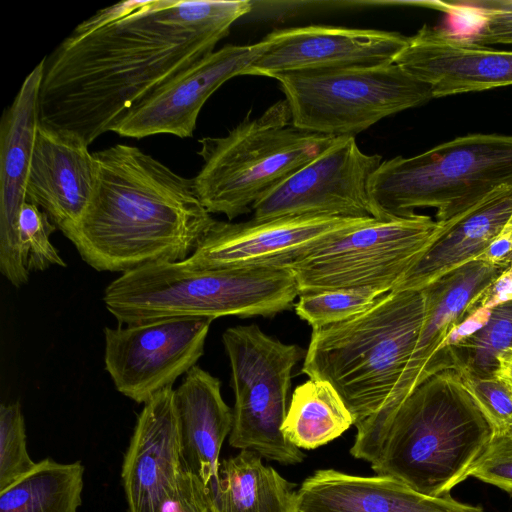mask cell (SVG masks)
I'll return each instance as SVG.
<instances>
[{
    "instance_id": "cell-1",
    "label": "cell",
    "mask_w": 512,
    "mask_h": 512,
    "mask_svg": "<svg viewBox=\"0 0 512 512\" xmlns=\"http://www.w3.org/2000/svg\"><path fill=\"white\" fill-rule=\"evenodd\" d=\"M247 0H148L107 26L70 34L45 57L40 124L90 145L172 76L214 51Z\"/></svg>"
},
{
    "instance_id": "cell-2",
    "label": "cell",
    "mask_w": 512,
    "mask_h": 512,
    "mask_svg": "<svg viewBox=\"0 0 512 512\" xmlns=\"http://www.w3.org/2000/svg\"><path fill=\"white\" fill-rule=\"evenodd\" d=\"M93 155V196L71 239L82 260L123 274L187 259L215 221L193 179L135 146L116 144Z\"/></svg>"
},
{
    "instance_id": "cell-3",
    "label": "cell",
    "mask_w": 512,
    "mask_h": 512,
    "mask_svg": "<svg viewBox=\"0 0 512 512\" xmlns=\"http://www.w3.org/2000/svg\"><path fill=\"white\" fill-rule=\"evenodd\" d=\"M355 427L354 458L432 497L450 495L466 480L493 437L453 369L426 379L389 414Z\"/></svg>"
},
{
    "instance_id": "cell-4",
    "label": "cell",
    "mask_w": 512,
    "mask_h": 512,
    "mask_svg": "<svg viewBox=\"0 0 512 512\" xmlns=\"http://www.w3.org/2000/svg\"><path fill=\"white\" fill-rule=\"evenodd\" d=\"M426 314L424 290H392L367 311L312 328L302 372L329 382L354 426L389 400L409 362Z\"/></svg>"
},
{
    "instance_id": "cell-5",
    "label": "cell",
    "mask_w": 512,
    "mask_h": 512,
    "mask_svg": "<svg viewBox=\"0 0 512 512\" xmlns=\"http://www.w3.org/2000/svg\"><path fill=\"white\" fill-rule=\"evenodd\" d=\"M299 296L285 267L196 269L183 261L123 273L104 290L106 309L121 324L171 317H271Z\"/></svg>"
},
{
    "instance_id": "cell-6",
    "label": "cell",
    "mask_w": 512,
    "mask_h": 512,
    "mask_svg": "<svg viewBox=\"0 0 512 512\" xmlns=\"http://www.w3.org/2000/svg\"><path fill=\"white\" fill-rule=\"evenodd\" d=\"M512 186V135L469 134L412 157L383 160L371 176L376 219L407 217L434 208L447 223L491 193Z\"/></svg>"
},
{
    "instance_id": "cell-7",
    "label": "cell",
    "mask_w": 512,
    "mask_h": 512,
    "mask_svg": "<svg viewBox=\"0 0 512 512\" xmlns=\"http://www.w3.org/2000/svg\"><path fill=\"white\" fill-rule=\"evenodd\" d=\"M335 138L296 127L287 101L279 100L258 117L248 113L225 136L199 140L203 165L193 178L196 195L210 214L231 221L252 211Z\"/></svg>"
},
{
    "instance_id": "cell-8",
    "label": "cell",
    "mask_w": 512,
    "mask_h": 512,
    "mask_svg": "<svg viewBox=\"0 0 512 512\" xmlns=\"http://www.w3.org/2000/svg\"><path fill=\"white\" fill-rule=\"evenodd\" d=\"M293 124L331 137L353 136L390 115L433 99L430 88L397 64L301 71L274 77Z\"/></svg>"
},
{
    "instance_id": "cell-9",
    "label": "cell",
    "mask_w": 512,
    "mask_h": 512,
    "mask_svg": "<svg viewBox=\"0 0 512 512\" xmlns=\"http://www.w3.org/2000/svg\"><path fill=\"white\" fill-rule=\"evenodd\" d=\"M222 342L235 398L230 446L283 465L301 463L305 454L284 437L281 426L302 349L269 336L256 324L226 329Z\"/></svg>"
},
{
    "instance_id": "cell-10",
    "label": "cell",
    "mask_w": 512,
    "mask_h": 512,
    "mask_svg": "<svg viewBox=\"0 0 512 512\" xmlns=\"http://www.w3.org/2000/svg\"><path fill=\"white\" fill-rule=\"evenodd\" d=\"M444 227L445 223L422 214L372 218L322 244L290 267L299 294L362 287L390 292Z\"/></svg>"
},
{
    "instance_id": "cell-11",
    "label": "cell",
    "mask_w": 512,
    "mask_h": 512,
    "mask_svg": "<svg viewBox=\"0 0 512 512\" xmlns=\"http://www.w3.org/2000/svg\"><path fill=\"white\" fill-rule=\"evenodd\" d=\"M213 319L171 317L104 329V362L118 392L146 403L193 368Z\"/></svg>"
},
{
    "instance_id": "cell-12",
    "label": "cell",
    "mask_w": 512,
    "mask_h": 512,
    "mask_svg": "<svg viewBox=\"0 0 512 512\" xmlns=\"http://www.w3.org/2000/svg\"><path fill=\"white\" fill-rule=\"evenodd\" d=\"M382 161L379 154L364 153L355 137H336L315 159L259 199L252 208L253 218H375L369 182Z\"/></svg>"
},
{
    "instance_id": "cell-13",
    "label": "cell",
    "mask_w": 512,
    "mask_h": 512,
    "mask_svg": "<svg viewBox=\"0 0 512 512\" xmlns=\"http://www.w3.org/2000/svg\"><path fill=\"white\" fill-rule=\"evenodd\" d=\"M374 217L285 216L232 223L214 221L184 264L196 269L285 267Z\"/></svg>"
},
{
    "instance_id": "cell-14",
    "label": "cell",
    "mask_w": 512,
    "mask_h": 512,
    "mask_svg": "<svg viewBox=\"0 0 512 512\" xmlns=\"http://www.w3.org/2000/svg\"><path fill=\"white\" fill-rule=\"evenodd\" d=\"M244 75H277L390 65L408 43L399 32L325 25L277 29Z\"/></svg>"
},
{
    "instance_id": "cell-15",
    "label": "cell",
    "mask_w": 512,
    "mask_h": 512,
    "mask_svg": "<svg viewBox=\"0 0 512 512\" xmlns=\"http://www.w3.org/2000/svg\"><path fill=\"white\" fill-rule=\"evenodd\" d=\"M265 47L227 44L190 64L162 83L113 129L120 136L141 139L157 134L192 137L208 98L227 80L244 75Z\"/></svg>"
},
{
    "instance_id": "cell-16",
    "label": "cell",
    "mask_w": 512,
    "mask_h": 512,
    "mask_svg": "<svg viewBox=\"0 0 512 512\" xmlns=\"http://www.w3.org/2000/svg\"><path fill=\"white\" fill-rule=\"evenodd\" d=\"M506 269L504 266L474 259L423 288L426 314L413 353L387 403L366 420L389 414L417 386L446 369L442 350L448 336L475 310L481 298Z\"/></svg>"
},
{
    "instance_id": "cell-17",
    "label": "cell",
    "mask_w": 512,
    "mask_h": 512,
    "mask_svg": "<svg viewBox=\"0 0 512 512\" xmlns=\"http://www.w3.org/2000/svg\"><path fill=\"white\" fill-rule=\"evenodd\" d=\"M45 58L28 74L0 125V271L15 287L28 283L19 244V216L36 134Z\"/></svg>"
},
{
    "instance_id": "cell-18",
    "label": "cell",
    "mask_w": 512,
    "mask_h": 512,
    "mask_svg": "<svg viewBox=\"0 0 512 512\" xmlns=\"http://www.w3.org/2000/svg\"><path fill=\"white\" fill-rule=\"evenodd\" d=\"M395 64L426 84L433 98L512 85V51L498 50L423 25Z\"/></svg>"
},
{
    "instance_id": "cell-19",
    "label": "cell",
    "mask_w": 512,
    "mask_h": 512,
    "mask_svg": "<svg viewBox=\"0 0 512 512\" xmlns=\"http://www.w3.org/2000/svg\"><path fill=\"white\" fill-rule=\"evenodd\" d=\"M88 147L74 133L40 124L31 158L26 201L44 211L70 241L95 188L96 162Z\"/></svg>"
},
{
    "instance_id": "cell-20",
    "label": "cell",
    "mask_w": 512,
    "mask_h": 512,
    "mask_svg": "<svg viewBox=\"0 0 512 512\" xmlns=\"http://www.w3.org/2000/svg\"><path fill=\"white\" fill-rule=\"evenodd\" d=\"M174 389L150 398L139 413L121 478L128 512H162L182 469Z\"/></svg>"
},
{
    "instance_id": "cell-21",
    "label": "cell",
    "mask_w": 512,
    "mask_h": 512,
    "mask_svg": "<svg viewBox=\"0 0 512 512\" xmlns=\"http://www.w3.org/2000/svg\"><path fill=\"white\" fill-rule=\"evenodd\" d=\"M298 512H484L450 495L432 497L385 476L319 469L298 489Z\"/></svg>"
},
{
    "instance_id": "cell-22",
    "label": "cell",
    "mask_w": 512,
    "mask_h": 512,
    "mask_svg": "<svg viewBox=\"0 0 512 512\" xmlns=\"http://www.w3.org/2000/svg\"><path fill=\"white\" fill-rule=\"evenodd\" d=\"M174 407L182 464L207 488L218 474L221 447L233 421L220 380L195 365L174 389Z\"/></svg>"
},
{
    "instance_id": "cell-23",
    "label": "cell",
    "mask_w": 512,
    "mask_h": 512,
    "mask_svg": "<svg viewBox=\"0 0 512 512\" xmlns=\"http://www.w3.org/2000/svg\"><path fill=\"white\" fill-rule=\"evenodd\" d=\"M511 218L512 186H505L445 223L441 235L393 290H421L476 259L501 235Z\"/></svg>"
},
{
    "instance_id": "cell-24",
    "label": "cell",
    "mask_w": 512,
    "mask_h": 512,
    "mask_svg": "<svg viewBox=\"0 0 512 512\" xmlns=\"http://www.w3.org/2000/svg\"><path fill=\"white\" fill-rule=\"evenodd\" d=\"M252 450L219 464L207 486L210 512H298V490Z\"/></svg>"
},
{
    "instance_id": "cell-25",
    "label": "cell",
    "mask_w": 512,
    "mask_h": 512,
    "mask_svg": "<svg viewBox=\"0 0 512 512\" xmlns=\"http://www.w3.org/2000/svg\"><path fill=\"white\" fill-rule=\"evenodd\" d=\"M352 425L353 417L336 389L327 381L309 378L294 389L281 432L297 448L313 450Z\"/></svg>"
},
{
    "instance_id": "cell-26",
    "label": "cell",
    "mask_w": 512,
    "mask_h": 512,
    "mask_svg": "<svg viewBox=\"0 0 512 512\" xmlns=\"http://www.w3.org/2000/svg\"><path fill=\"white\" fill-rule=\"evenodd\" d=\"M84 466L50 458L0 491V512H78Z\"/></svg>"
},
{
    "instance_id": "cell-27",
    "label": "cell",
    "mask_w": 512,
    "mask_h": 512,
    "mask_svg": "<svg viewBox=\"0 0 512 512\" xmlns=\"http://www.w3.org/2000/svg\"><path fill=\"white\" fill-rule=\"evenodd\" d=\"M512 347V297L489 309L476 331L446 346L448 368H464L480 376L494 375L498 354Z\"/></svg>"
},
{
    "instance_id": "cell-28",
    "label": "cell",
    "mask_w": 512,
    "mask_h": 512,
    "mask_svg": "<svg viewBox=\"0 0 512 512\" xmlns=\"http://www.w3.org/2000/svg\"><path fill=\"white\" fill-rule=\"evenodd\" d=\"M388 292L377 288H341L299 294L296 314L312 328L345 321L359 315Z\"/></svg>"
},
{
    "instance_id": "cell-29",
    "label": "cell",
    "mask_w": 512,
    "mask_h": 512,
    "mask_svg": "<svg viewBox=\"0 0 512 512\" xmlns=\"http://www.w3.org/2000/svg\"><path fill=\"white\" fill-rule=\"evenodd\" d=\"M449 14L471 15L479 21L469 40L486 46L512 44V0H453L425 3Z\"/></svg>"
},
{
    "instance_id": "cell-30",
    "label": "cell",
    "mask_w": 512,
    "mask_h": 512,
    "mask_svg": "<svg viewBox=\"0 0 512 512\" xmlns=\"http://www.w3.org/2000/svg\"><path fill=\"white\" fill-rule=\"evenodd\" d=\"M56 226L36 205L25 202L19 216V244L28 272L44 271L51 266L66 267L58 250L50 241Z\"/></svg>"
},
{
    "instance_id": "cell-31",
    "label": "cell",
    "mask_w": 512,
    "mask_h": 512,
    "mask_svg": "<svg viewBox=\"0 0 512 512\" xmlns=\"http://www.w3.org/2000/svg\"><path fill=\"white\" fill-rule=\"evenodd\" d=\"M34 462L26 444L25 420L19 402L0 406V491L30 472Z\"/></svg>"
},
{
    "instance_id": "cell-32",
    "label": "cell",
    "mask_w": 512,
    "mask_h": 512,
    "mask_svg": "<svg viewBox=\"0 0 512 512\" xmlns=\"http://www.w3.org/2000/svg\"><path fill=\"white\" fill-rule=\"evenodd\" d=\"M493 429V435L512 436V390L494 375L480 376L453 368Z\"/></svg>"
},
{
    "instance_id": "cell-33",
    "label": "cell",
    "mask_w": 512,
    "mask_h": 512,
    "mask_svg": "<svg viewBox=\"0 0 512 512\" xmlns=\"http://www.w3.org/2000/svg\"><path fill=\"white\" fill-rule=\"evenodd\" d=\"M468 476L494 485L512 496V436L493 435Z\"/></svg>"
},
{
    "instance_id": "cell-34",
    "label": "cell",
    "mask_w": 512,
    "mask_h": 512,
    "mask_svg": "<svg viewBox=\"0 0 512 512\" xmlns=\"http://www.w3.org/2000/svg\"><path fill=\"white\" fill-rule=\"evenodd\" d=\"M148 0L144 1H123L120 3H117L115 5L106 7L104 9L99 10L79 24L72 32V34L75 35H82L86 33H90L94 30H97L99 28H102L104 26H107L111 23H114L123 17L133 13L134 11L138 10L142 6H144L147 3Z\"/></svg>"
},
{
    "instance_id": "cell-35",
    "label": "cell",
    "mask_w": 512,
    "mask_h": 512,
    "mask_svg": "<svg viewBox=\"0 0 512 512\" xmlns=\"http://www.w3.org/2000/svg\"><path fill=\"white\" fill-rule=\"evenodd\" d=\"M496 361L494 376L512 390V347L501 351Z\"/></svg>"
}]
</instances>
